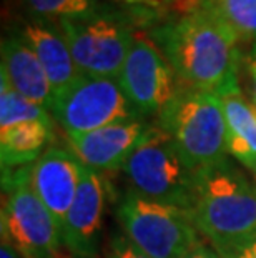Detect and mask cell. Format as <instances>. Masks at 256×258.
Here are the masks:
<instances>
[{"label": "cell", "instance_id": "6da1fadb", "mask_svg": "<svg viewBox=\"0 0 256 258\" xmlns=\"http://www.w3.org/2000/svg\"><path fill=\"white\" fill-rule=\"evenodd\" d=\"M151 42L170 62L183 85L223 97L238 90L239 40L211 5L180 15L151 32Z\"/></svg>", "mask_w": 256, "mask_h": 258}, {"label": "cell", "instance_id": "7a4b0ae2", "mask_svg": "<svg viewBox=\"0 0 256 258\" xmlns=\"http://www.w3.org/2000/svg\"><path fill=\"white\" fill-rule=\"evenodd\" d=\"M190 215L218 253L230 255L256 238V188L239 170L223 162L198 173Z\"/></svg>", "mask_w": 256, "mask_h": 258}, {"label": "cell", "instance_id": "3957f363", "mask_svg": "<svg viewBox=\"0 0 256 258\" xmlns=\"http://www.w3.org/2000/svg\"><path fill=\"white\" fill-rule=\"evenodd\" d=\"M158 125L172 135L197 173L226 162V120L221 97L216 93L182 84L158 113Z\"/></svg>", "mask_w": 256, "mask_h": 258}, {"label": "cell", "instance_id": "277c9868", "mask_svg": "<svg viewBox=\"0 0 256 258\" xmlns=\"http://www.w3.org/2000/svg\"><path fill=\"white\" fill-rule=\"evenodd\" d=\"M123 172L135 194L188 212L193 208L198 173L188 165L172 135L160 125L146 127L125 162Z\"/></svg>", "mask_w": 256, "mask_h": 258}, {"label": "cell", "instance_id": "5b68a950", "mask_svg": "<svg viewBox=\"0 0 256 258\" xmlns=\"http://www.w3.org/2000/svg\"><path fill=\"white\" fill-rule=\"evenodd\" d=\"M30 168H2V240L25 258H57L62 230L32 188Z\"/></svg>", "mask_w": 256, "mask_h": 258}, {"label": "cell", "instance_id": "8992f818", "mask_svg": "<svg viewBox=\"0 0 256 258\" xmlns=\"http://www.w3.org/2000/svg\"><path fill=\"white\" fill-rule=\"evenodd\" d=\"M125 237L150 258H182L201 245L188 210L128 191L118 203Z\"/></svg>", "mask_w": 256, "mask_h": 258}, {"label": "cell", "instance_id": "52a82bcc", "mask_svg": "<svg viewBox=\"0 0 256 258\" xmlns=\"http://www.w3.org/2000/svg\"><path fill=\"white\" fill-rule=\"evenodd\" d=\"M58 24L80 74L118 80L135 37L123 19L97 10Z\"/></svg>", "mask_w": 256, "mask_h": 258}, {"label": "cell", "instance_id": "ba28073f", "mask_svg": "<svg viewBox=\"0 0 256 258\" xmlns=\"http://www.w3.org/2000/svg\"><path fill=\"white\" fill-rule=\"evenodd\" d=\"M50 113L67 135L135 120L138 115L117 79L83 74L52 98Z\"/></svg>", "mask_w": 256, "mask_h": 258}, {"label": "cell", "instance_id": "9c48e42d", "mask_svg": "<svg viewBox=\"0 0 256 258\" xmlns=\"http://www.w3.org/2000/svg\"><path fill=\"white\" fill-rule=\"evenodd\" d=\"M118 84L137 113L151 115L163 110L177 95L182 82L153 42L135 35Z\"/></svg>", "mask_w": 256, "mask_h": 258}, {"label": "cell", "instance_id": "30bf717a", "mask_svg": "<svg viewBox=\"0 0 256 258\" xmlns=\"http://www.w3.org/2000/svg\"><path fill=\"white\" fill-rule=\"evenodd\" d=\"M105 195V183L97 170L83 165L77 197L62 225V241L73 256L90 258L97 253Z\"/></svg>", "mask_w": 256, "mask_h": 258}, {"label": "cell", "instance_id": "8fae6325", "mask_svg": "<svg viewBox=\"0 0 256 258\" xmlns=\"http://www.w3.org/2000/svg\"><path fill=\"white\" fill-rule=\"evenodd\" d=\"M81 168L83 163L62 148H48L32 163L30 185L55 218L60 230L77 197Z\"/></svg>", "mask_w": 256, "mask_h": 258}, {"label": "cell", "instance_id": "7c38bea8", "mask_svg": "<svg viewBox=\"0 0 256 258\" xmlns=\"http://www.w3.org/2000/svg\"><path fill=\"white\" fill-rule=\"evenodd\" d=\"M146 130L140 120L112 123L78 135H67L73 155L94 170H117L125 165Z\"/></svg>", "mask_w": 256, "mask_h": 258}, {"label": "cell", "instance_id": "4fadbf2b", "mask_svg": "<svg viewBox=\"0 0 256 258\" xmlns=\"http://www.w3.org/2000/svg\"><path fill=\"white\" fill-rule=\"evenodd\" d=\"M2 75L20 95L50 110L52 85L37 53L24 37L14 35L2 40Z\"/></svg>", "mask_w": 256, "mask_h": 258}, {"label": "cell", "instance_id": "5bb4252c", "mask_svg": "<svg viewBox=\"0 0 256 258\" xmlns=\"http://www.w3.org/2000/svg\"><path fill=\"white\" fill-rule=\"evenodd\" d=\"M22 37L29 42L52 85L53 97L81 75L62 34L40 24H27Z\"/></svg>", "mask_w": 256, "mask_h": 258}, {"label": "cell", "instance_id": "9a60e30c", "mask_svg": "<svg viewBox=\"0 0 256 258\" xmlns=\"http://www.w3.org/2000/svg\"><path fill=\"white\" fill-rule=\"evenodd\" d=\"M226 120L228 153L249 170H256V105L233 90L221 97Z\"/></svg>", "mask_w": 256, "mask_h": 258}, {"label": "cell", "instance_id": "2e32d148", "mask_svg": "<svg viewBox=\"0 0 256 258\" xmlns=\"http://www.w3.org/2000/svg\"><path fill=\"white\" fill-rule=\"evenodd\" d=\"M53 139V125L29 122L0 130V160L2 168L32 165Z\"/></svg>", "mask_w": 256, "mask_h": 258}, {"label": "cell", "instance_id": "e0dca14e", "mask_svg": "<svg viewBox=\"0 0 256 258\" xmlns=\"http://www.w3.org/2000/svg\"><path fill=\"white\" fill-rule=\"evenodd\" d=\"M29 122L52 123V118L45 107L20 95L0 74V130Z\"/></svg>", "mask_w": 256, "mask_h": 258}, {"label": "cell", "instance_id": "ac0fdd59", "mask_svg": "<svg viewBox=\"0 0 256 258\" xmlns=\"http://www.w3.org/2000/svg\"><path fill=\"white\" fill-rule=\"evenodd\" d=\"M211 5L235 32L239 43L256 45V0H211Z\"/></svg>", "mask_w": 256, "mask_h": 258}, {"label": "cell", "instance_id": "d6986e66", "mask_svg": "<svg viewBox=\"0 0 256 258\" xmlns=\"http://www.w3.org/2000/svg\"><path fill=\"white\" fill-rule=\"evenodd\" d=\"M32 12L47 17L68 19L94 14L99 10L97 0H25Z\"/></svg>", "mask_w": 256, "mask_h": 258}, {"label": "cell", "instance_id": "ffe728a7", "mask_svg": "<svg viewBox=\"0 0 256 258\" xmlns=\"http://www.w3.org/2000/svg\"><path fill=\"white\" fill-rule=\"evenodd\" d=\"M110 258H150L127 237H115L110 243Z\"/></svg>", "mask_w": 256, "mask_h": 258}, {"label": "cell", "instance_id": "44dd1931", "mask_svg": "<svg viewBox=\"0 0 256 258\" xmlns=\"http://www.w3.org/2000/svg\"><path fill=\"white\" fill-rule=\"evenodd\" d=\"M226 258H256V238L244 243L241 248L235 250L230 255H223Z\"/></svg>", "mask_w": 256, "mask_h": 258}, {"label": "cell", "instance_id": "7402d4cb", "mask_svg": "<svg viewBox=\"0 0 256 258\" xmlns=\"http://www.w3.org/2000/svg\"><path fill=\"white\" fill-rule=\"evenodd\" d=\"M0 258H25L20 251L9 243V241L2 240V246H0Z\"/></svg>", "mask_w": 256, "mask_h": 258}, {"label": "cell", "instance_id": "603a6c76", "mask_svg": "<svg viewBox=\"0 0 256 258\" xmlns=\"http://www.w3.org/2000/svg\"><path fill=\"white\" fill-rule=\"evenodd\" d=\"M249 75H251V85H253V103L256 105V45L253 47L251 57H249Z\"/></svg>", "mask_w": 256, "mask_h": 258}, {"label": "cell", "instance_id": "cb8c5ba5", "mask_svg": "<svg viewBox=\"0 0 256 258\" xmlns=\"http://www.w3.org/2000/svg\"><path fill=\"white\" fill-rule=\"evenodd\" d=\"M182 258H208V246H205L201 243L200 246H197V248L192 250L190 253L183 255Z\"/></svg>", "mask_w": 256, "mask_h": 258}, {"label": "cell", "instance_id": "d4e9b609", "mask_svg": "<svg viewBox=\"0 0 256 258\" xmlns=\"http://www.w3.org/2000/svg\"><path fill=\"white\" fill-rule=\"evenodd\" d=\"M208 258H226V256H223L221 253H218L213 246H208Z\"/></svg>", "mask_w": 256, "mask_h": 258}, {"label": "cell", "instance_id": "484cf974", "mask_svg": "<svg viewBox=\"0 0 256 258\" xmlns=\"http://www.w3.org/2000/svg\"><path fill=\"white\" fill-rule=\"evenodd\" d=\"M57 258H77V256H73L72 253H70V256H63V255H58Z\"/></svg>", "mask_w": 256, "mask_h": 258}, {"label": "cell", "instance_id": "4316f807", "mask_svg": "<svg viewBox=\"0 0 256 258\" xmlns=\"http://www.w3.org/2000/svg\"><path fill=\"white\" fill-rule=\"evenodd\" d=\"M170 2H172V0H166V5H168V4H170Z\"/></svg>", "mask_w": 256, "mask_h": 258}, {"label": "cell", "instance_id": "83f0119b", "mask_svg": "<svg viewBox=\"0 0 256 258\" xmlns=\"http://www.w3.org/2000/svg\"><path fill=\"white\" fill-rule=\"evenodd\" d=\"M254 173H256V170H254Z\"/></svg>", "mask_w": 256, "mask_h": 258}]
</instances>
